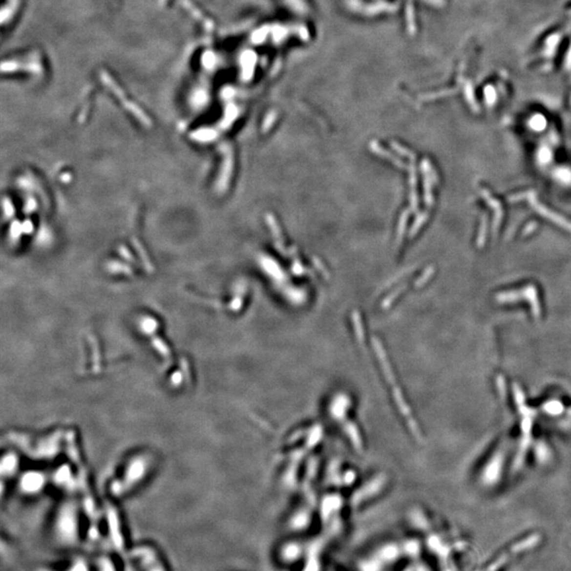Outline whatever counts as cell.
<instances>
[{
	"instance_id": "cell-1",
	"label": "cell",
	"mask_w": 571,
	"mask_h": 571,
	"mask_svg": "<svg viewBox=\"0 0 571 571\" xmlns=\"http://www.w3.org/2000/svg\"><path fill=\"white\" fill-rule=\"evenodd\" d=\"M503 461H504V454H503V452H500V453L498 452L495 456L492 458L490 463L487 464L486 470H485V473H484L485 474L484 478L487 484H491L498 478V475L500 474V470H502V466H503Z\"/></svg>"
},
{
	"instance_id": "cell-5",
	"label": "cell",
	"mask_w": 571,
	"mask_h": 571,
	"mask_svg": "<svg viewBox=\"0 0 571 571\" xmlns=\"http://www.w3.org/2000/svg\"><path fill=\"white\" fill-rule=\"evenodd\" d=\"M568 413L571 415V408H570V409H568Z\"/></svg>"
},
{
	"instance_id": "cell-2",
	"label": "cell",
	"mask_w": 571,
	"mask_h": 571,
	"mask_svg": "<svg viewBox=\"0 0 571 571\" xmlns=\"http://www.w3.org/2000/svg\"><path fill=\"white\" fill-rule=\"evenodd\" d=\"M303 547L298 543H288L280 548L279 556L286 563H293L299 559Z\"/></svg>"
},
{
	"instance_id": "cell-4",
	"label": "cell",
	"mask_w": 571,
	"mask_h": 571,
	"mask_svg": "<svg viewBox=\"0 0 571 571\" xmlns=\"http://www.w3.org/2000/svg\"><path fill=\"white\" fill-rule=\"evenodd\" d=\"M535 452H536V455H537V458H538V460H541V461H545V460H546V459L548 458V457H547V456H548V454H549V452H548V448H547V446H545L544 444H537V445H536V450H535Z\"/></svg>"
},
{
	"instance_id": "cell-3",
	"label": "cell",
	"mask_w": 571,
	"mask_h": 571,
	"mask_svg": "<svg viewBox=\"0 0 571 571\" xmlns=\"http://www.w3.org/2000/svg\"><path fill=\"white\" fill-rule=\"evenodd\" d=\"M543 409L549 415H560L561 413H563L564 406L561 402L552 400L545 403L543 405Z\"/></svg>"
}]
</instances>
